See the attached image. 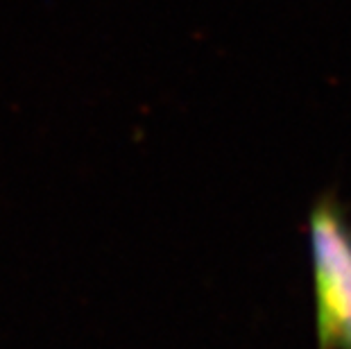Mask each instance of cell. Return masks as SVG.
<instances>
[{"instance_id": "obj_1", "label": "cell", "mask_w": 351, "mask_h": 349, "mask_svg": "<svg viewBox=\"0 0 351 349\" xmlns=\"http://www.w3.org/2000/svg\"><path fill=\"white\" fill-rule=\"evenodd\" d=\"M319 340L326 349H351V236L328 204L313 213Z\"/></svg>"}]
</instances>
